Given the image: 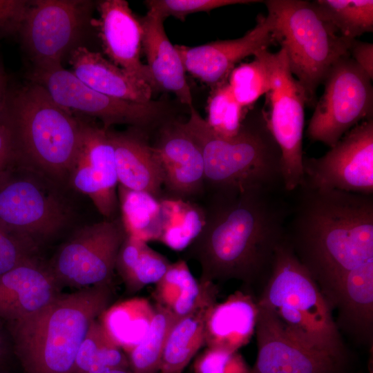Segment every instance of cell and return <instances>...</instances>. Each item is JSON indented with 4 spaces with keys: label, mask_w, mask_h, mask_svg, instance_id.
I'll return each mask as SVG.
<instances>
[{
    "label": "cell",
    "mask_w": 373,
    "mask_h": 373,
    "mask_svg": "<svg viewBox=\"0 0 373 373\" xmlns=\"http://www.w3.org/2000/svg\"><path fill=\"white\" fill-rule=\"evenodd\" d=\"M283 189L253 188L206 195L204 224L185 249L203 283L240 281L251 287L267 278L285 238L290 203Z\"/></svg>",
    "instance_id": "1"
},
{
    "label": "cell",
    "mask_w": 373,
    "mask_h": 373,
    "mask_svg": "<svg viewBox=\"0 0 373 373\" xmlns=\"http://www.w3.org/2000/svg\"><path fill=\"white\" fill-rule=\"evenodd\" d=\"M285 238L332 307L351 270L373 260V195L299 186Z\"/></svg>",
    "instance_id": "2"
},
{
    "label": "cell",
    "mask_w": 373,
    "mask_h": 373,
    "mask_svg": "<svg viewBox=\"0 0 373 373\" xmlns=\"http://www.w3.org/2000/svg\"><path fill=\"white\" fill-rule=\"evenodd\" d=\"M110 285L61 294L39 312L12 323L15 350L26 373H73L90 325L108 308Z\"/></svg>",
    "instance_id": "3"
},
{
    "label": "cell",
    "mask_w": 373,
    "mask_h": 373,
    "mask_svg": "<svg viewBox=\"0 0 373 373\" xmlns=\"http://www.w3.org/2000/svg\"><path fill=\"white\" fill-rule=\"evenodd\" d=\"M190 110L189 119L181 125L202 151L204 194L253 188L285 190L280 151L267 127L263 111L251 121L244 119L239 133L226 138L217 135L193 106Z\"/></svg>",
    "instance_id": "4"
},
{
    "label": "cell",
    "mask_w": 373,
    "mask_h": 373,
    "mask_svg": "<svg viewBox=\"0 0 373 373\" xmlns=\"http://www.w3.org/2000/svg\"><path fill=\"white\" fill-rule=\"evenodd\" d=\"M257 303L302 346L346 364L347 352L332 308L286 238L276 249Z\"/></svg>",
    "instance_id": "5"
},
{
    "label": "cell",
    "mask_w": 373,
    "mask_h": 373,
    "mask_svg": "<svg viewBox=\"0 0 373 373\" xmlns=\"http://www.w3.org/2000/svg\"><path fill=\"white\" fill-rule=\"evenodd\" d=\"M3 122L11 131L17 158L49 180H68L82 123L38 84L19 90L6 102Z\"/></svg>",
    "instance_id": "6"
},
{
    "label": "cell",
    "mask_w": 373,
    "mask_h": 373,
    "mask_svg": "<svg viewBox=\"0 0 373 373\" xmlns=\"http://www.w3.org/2000/svg\"><path fill=\"white\" fill-rule=\"evenodd\" d=\"M264 3L275 41L285 51L290 70L305 92L306 104L314 107L318 86L332 66L349 55L352 41L338 35L311 1L267 0Z\"/></svg>",
    "instance_id": "7"
},
{
    "label": "cell",
    "mask_w": 373,
    "mask_h": 373,
    "mask_svg": "<svg viewBox=\"0 0 373 373\" xmlns=\"http://www.w3.org/2000/svg\"><path fill=\"white\" fill-rule=\"evenodd\" d=\"M267 66L270 90L267 93L269 113L264 112L267 127L281 155L280 171L286 193H293L303 178V138L305 126V92L289 67L283 48L276 52H257Z\"/></svg>",
    "instance_id": "8"
},
{
    "label": "cell",
    "mask_w": 373,
    "mask_h": 373,
    "mask_svg": "<svg viewBox=\"0 0 373 373\" xmlns=\"http://www.w3.org/2000/svg\"><path fill=\"white\" fill-rule=\"evenodd\" d=\"M323 84L324 92L314 106L307 135L331 148L355 126L372 117L373 87L349 55L332 66Z\"/></svg>",
    "instance_id": "9"
},
{
    "label": "cell",
    "mask_w": 373,
    "mask_h": 373,
    "mask_svg": "<svg viewBox=\"0 0 373 373\" xmlns=\"http://www.w3.org/2000/svg\"><path fill=\"white\" fill-rule=\"evenodd\" d=\"M29 168L15 175L10 170L1 179L0 223L37 244L64 229L70 210L44 181L48 178Z\"/></svg>",
    "instance_id": "10"
},
{
    "label": "cell",
    "mask_w": 373,
    "mask_h": 373,
    "mask_svg": "<svg viewBox=\"0 0 373 373\" xmlns=\"http://www.w3.org/2000/svg\"><path fill=\"white\" fill-rule=\"evenodd\" d=\"M303 171L300 185L307 188L373 195V118L350 130L323 156H304Z\"/></svg>",
    "instance_id": "11"
},
{
    "label": "cell",
    "mask_w": 373,
    "mask_h": 373,
    "mask_svg": "<svg viewBox=\"0 0 373 373\" xmlns=\"http://www.w3.org/2000/svg\"><path fill=\"white\" fill-rule=\"evenodd\" d=\"M126 236L117 218L84 227L59 248L50 268L61 285H110Z\"/></svg>",
    "instance_id": "12"
},
{
    "label": "cell",
    "mask_w": 373,
    "mask_h": 373,
    "mask_svg": "<svg viewBox=\"0 0 373 373\" xmlns=\"http://www.w3.org/2000/svg\"><path fill=\"white\" fill-rule=\"evenodd\" d=\"M30 79L44 87L61 106L99 119L103 128L114 124L144 127L153 124L160 115L157 104H140L113 98L100 93L81 82L61 64L34 69Z\"/></svg>",
    "instance_id": "13"
},
{
    "label": "cell",
    "mask_w": 373,
    "mask_h": 373,
    "mask_svg": "<svg viewBox=\"0 0 373 373\" xmlns=\"http://www.w3.org/2000/svg\"><path fill=\"white\" fill-rule=\"evenodd\" d=\"M88 5L80 0L30 1L19 28L34 69L61 64L82 28Z\"/></svg>",
    "instance_id": "14"
},
{
    "label": "cell",
    "mask_w": 373,
    "mask_h": 373,
    "mask_svg": "<svg viewBox=\"0 0 373 373\" xmlns=\"http://www.w3.org/2000/svg\"><path fill=\"white\" fill-rule=\"evenodd\" d=\"M68 180L90 198L102 215L108 220L116 218L118 179L108 129L82 124Z\"/></svg>",
    "instance_id": "15"
},
{
    "label": "cell",
    "mask_w": 373,
    "mask_h": 373,
    "mask_svg": "<svg viewBox=\"0 0 373 373\" xmlns=\"http://www.w3.org/2000/svg\"><path fill=\"white\" fill-rule=\"evenodd\" d=\"M258 305L257 358L251 373H343L345 364L294 341L267 308Z\"/></svg>",
    "instance_id": "16"
},
{
    "label": "cell",
    "mask_w": 373,
    "mask_h": 373,
    "mask_svg": "<svg viewBox=\"0 0 373 373\" xmlns=\"http://www.w3.org/2000/svg\"><path fill=\"white\" fill-rule=\"evenodd\" d=\"M267 15H259L255 26L242 37L219 40L197 46L175 45L185 71L211 88L227 82L235 65L257 52L268 50L275 42Z\"/></svg>",
    "instance_id": "17"
},
{
    "label": "cell",
    "mask_w": 373,
    "mask_h": 373,
    "mask_svg": "<svg viewBox=\"0 0 373 373\" xmlns=\"http://www.w3.org/2000/svg\"><path fill=\"white\" fill-rule=\"evenodd\" d=\"M152 147L162 172L164 198L194 201L203 196L204 164L202 151L181 123L164 126Z\"/></svg>",
    "instance_id": "18"
},
{
    "label": "cell",
    "mask_w": 373,
    "mask_h": 373,
    "mask_svg": "<svg viewBox=\"0 0 373 373\" xmlns=\"http://www.w3.org/2000/svg\"><path fill=\"white\" fill-rule=\"evenodd\" d=\"M97 10L99 17L94 21V25L109 61L154 89L149 68L140 61L142 23L128 3L124 0L101 1Z\"/></svg>",
    "instance_id": "19"
},
{
    "label": "cell",
    "mask_w": 373,
    "mask_h": 373,
    "mask_svg": "<svg viewBox=\"0 0 373 373\" xmlns=\"http://www.w3.org/2000/svg\"><path fill=\"white\" fill-rule=\"evenodd\" d=\"M61 284L35 258L0 276V318L11 323L42 309L60 294Z\"/></svg>",
    "instance_id": "20"
},
{
    "label": "cell",
    "mask_w": 373,
    "mask_h": 373,
    "mask_svg": "<svg viewBox=\"0 0 373 373\" xmlns=\"http://www.w3.org/2000/svg\"><path fill=\"white\" fill-rule=\"evenodd\" d=\"M164 19L148 12L140 19L142 26V50L155 87L173 93L184 104L192 105V95L185 77L182 59L169 41Z\"/></svg>",
    "instance_id": "21"
},
{
    "label": "cell",
    "mask_w": 373,
    "mask_h": 373,
    "mask_svg": "<svg viewBox=\"0 0 373 373\" xmlns=\"http://www.w3.org/2000/svg\"><path fill=\"white\" fill-rule=\"evenodd\" d=\"M336 309V323L356 341L372 344L373 260L349 271L342 280L332 304Z\"/></svg>",
    "instance_id": "22"
},
{
    "label": "cell",
    "mask_w": 373,
    "mask_h": 373,
    "mask_svg": "<svg viewBox=\"0 0 373 373\" xmlns=\"http://www.w3.org/2000/svg\"><path fill=\"white\" fill-rule=\"evenodd\" d=\"M71 71L90 88L122 100L147 104L153 89L105 59L99 52L79 46L71 51Z\"/></svg>",
    "instance_id": "23"
},
{
    "label": "cell",
    "mask_w": 373,
    "mask_h": 373,
    "mask_svg": "<svg viewBox=\"0 0 373 373\" xmlns=\"http://www.w3.org/2000/svg\"><path fill=\"white\" fill-rule=\"evenodd\" d=\"M113 145L118 184L146 192L157 199L164 198L163 175L153 150L141 133H118L109 131Z\"/></svg>",
    "instance_id": "24"
},
{
    "label": "cell",
    "mask_w": 373,
    "mask_h": 373,
    "mask_svg": "<svg viewBox=\"0 0 373 373\" xmlns=\"http://www.w3.org/2000/svg\"><path fill=\"white\" fill-rule=\"evenodd\" d=\"M257 300L249 292L236 291L209 309L205 322V345L237 352L255 333Z\"/></svg>",
    "instance_id": "25"
},
{
    "label": "cell",
    "mask_w": 373,
    "mask_h": 373,
    "mask_svg": "<svg viewBox=\"0 0 373 373\" xmlns=\"http://www.w3.org/2000/svg\"><path fill=\"white\" fill-rule=\"evenodd\" d=\"M155 285L154 294L157 305L166 308L178 318L202 305L216 303V285L195 279L184 259L171 263Z\"/></svg>",
    "instance_id": "26"
},
{
    "label": "cell",
    "mask_w": 373,
    "mask_h": 373,
    "mask_svg": "<svg viewBox=\"0 0 373 373\" xmlns=\"http://www.w3.org/2000/svg\"><path fill=\"white\" fill-rule=\"evenodd\" d=\"M202 305L178 318L167 336L157 373H181L205 345V322L210 307Z\"/></svg>",
    "instance_id": "27"
},
{
    "label": "cell",
    "mask_w": 373,
    "mask_h": 373,
    "mask_svg": "<svg viewBox=\"0 0 373 373\" xmlns=\"http://www.w3.org/2000/svg\"><path fill=\"white\" fill-rule=\"evenodd\" d=\"M170 265L166 257L146 242L126 235L117 256L115 269L133 293L159 282Z\"/></svg>",
    "instance_id": "28"
},
{
    "label": "cell",
    "mask_w": 373,
    "mask_h": 373,
    "mask_svg": "<svg viewBox=\"0 0 373 373\" xmlns=\"http://www.w3.org/2000/svg\"><path fill=\"white\" fill-rule=\"evenodd\" d=\"M121 222L126 235L145 242L158 240L162 227L160 200L152 195L117 186Z\"/></svg>",
    "instance_id": "29"
},
{
    "label": "cell",
    "mask_w": 373,
    "mask_h": 373,
    "mask_svg": "<svg viewBox=\"0 0 373 373\" xmlns=\"http://www.w3.org/2000/svg\"><path fill=\"white\" fill-rule=\"evenodd\" d=\"M158 240L176 251L185 249L198 236L205 222L202 205L194 201L164 198Z\"/></svg>",
    "instance_id": "30"
},
{
    "label": "cell",
    "mask_w": 373,
    "mask_h": 373,
    "mask_svg": "<svg viewBox=\"0 0 373 373\" xmlns=\"http://www.w3.org/2000/svg\"><path fill=\"white\" fill-rule=\"evenodd\" d=\"M321 18L340 37L352 41L373 31V1L316 0L311 1Z\"/></svg>",
    "instance_id": "31"
},
{
    "label": "cell",
    "mask_w": 373,
    "mask_h": 373,
    "mask_svg": "<svg viewBox=\"0 0 373 373\" xmlns=\"http://www.w3.org/2000/svg\"><path fill=\"white\" fill-rule=\"evenodd\" d=\"M128 365L119 346L102 323L94 321L77 353L73 373H104L115 369L126 370Z\"/></svg>",
    "instance_id": "32"
},
{
    "label": "cell",
    "mask_w": 373,
    "mask_h": 373,
    "mask_svg": "<svg viewBox=\"0 0 373 373\" xmlns=\"http://www.w3.org/2000/svg\"><path fill=\"white\" fill-rule=\"evenodd\" d=\"M178 319L169 309L157 305L147 329L128 350L133 373H157L167 336Z\"/></svg>",
    "instance_id": "33"
},
{
    "label": "cell",
    "mask_w": 373,
    "mask_h": 373,
    "mask_svg": "<svg viewBox=\"0 0 373 373\" xmlns=\"http://www.w3.org/2000/svg\"><path fill=\"white\" fill-rule=\"evenodd\" d=\"M244 108L234 97L228 82L212 88L207 103L209 126L218 135L231 138L241 129Z\"/></svg>",
    "instance_id": "34"
},
{
    "label": "cell",
    "mask_w": 373,
    "mask_h": 373,
    "mask_svg": "<svg viewBox=\"0 0 373 373\" xmlns=\"http://www.w3.org/2000/svg\"><path fill=\"white\" fill-rule=\"evenodd\" d=\"M228 78L234 97L243 108L254 104L271 87L268 68L256 55L253 61L235 67Z\"/></svg>",
    "instance_id": "35"
},
{
    "label": "cell",
    "mask_w": 373,
    "mask_h": 373,
    "mask_svg": "<svg viewBox=\"0 0 373 373\" xmlns=\"http://www.w3.org/2000/svg\"><path fill=\"white\" fill-rule=\"evenodd\" d=\"M260 2L254 0H149L146 1L148 12L165 19L173 17L184 20L186 16L235 4Z\"/></svg>",
    "instance_id": "36"
},
{
    "label": "cell",
    "mask_w": 373,
    "mask_h": 373,
    "mask_svg": "<svg viewBox=\"0 0 373 373\" xmlns=\"http://www.w3.org/2000/svg\"><path fill=\"white\" fill-rule=\"evenodd\" d=\"M37 243L0 223V276L35 258Z\"/></svg>",
    "instance_id": "37"
},
{
    "label": "cell",
    "mask_w": 373,
    "mask_h": 373,
    "mask_svg": "<svg viewBox=\"0 0 373 373\" xmlns=\"http://www.w3.org/2000/svg\"><path fill=\"white\" fill-rule=\"evenodd\" d=\"M197 373H251L242 357L237 352L208 347L197 359Z\"/></svg>",
    "instance_id": "38"
},
{
    "label": "cell",
    "mask_w": 373,
    "mask_h": 373,
    "mask_svg": "<svg viewBox=\"0 0 373 373\" xmlns=\"http://www.w3.org/2000/svg\"><path fill=\"white\" fill-rule=\"evenodd\" d=\"M30 2L0 0V35L19 31Z\"/></svg>",
    "instance_id": "39"
},
{
    "label": "cell",
    "mask_w": 373,
    "mask_h": 373,
    "mask_svg": "<svg viewBox=\"0 0 373 373\" xmlns=\"http://www.w3.org/2000/svg\"><path fill=\"white\" fill-rule=\"evenodd\" d=\"M17 159L13 137L9 127L0 122V180L11 169Z\"/></svg>",
    "instance_id": "40"
},
{
    "label": "cell",
    "mask_w": 373,
    "mask_h": 373,
    "mask_svg": "<svg viewBox=\"0 0 373 373\" xmlns=\"http://www.w3.org/2000/svg\"><path fill=\"white\" fill-rule=\"evenodd\" d=\"M348 53L353 61L373 79V44L358 39L352 41Z\"/></svg>",
    "instance_id": "41"
},
{
    "label": "cell",
    "mask_w": 373,
    "mask_h": 373,
    "mask_svg": "<svg viewBox=\"0 0 373 373\" xmlns=\"http://www.w3.org/2000/svg\"><path fill=\"white\" fill-rule=\"evenodd\" d=\"M8 78L7 75L0 64V122L5 111L7 96Z\"/></svg>",
    "instance_id": "42"
},
{
    "label": "cell",
    "mask_w": 373,
    "mask_h": 373,
    "mask_svg": "<svg viewBox=\"0 0 373 373\" xmlns=\"http://www.w3.org/2000/svg\"><path fill=\"white\" fill-rule=\"evenodd\" d=\"M104 373H133V372H129L124 369H115V370H108Z\"/></svg>",
    "instance_id": "43"
},
{
    "label": "cell",
    "mask_w": 373,
    "mask_h": 373,
    "mask_svg": "<svg viewBox=\"0 0 373 373\" xmlns=\"http://www.w3.org/2000/svg\"><path fill=\"white\" fill-rule=\"evenodd\" d=\"M5 346L3 336L0 330V356L4 353Z\"/></svg>",
    "instance_id": "44"
}]
</instances>
